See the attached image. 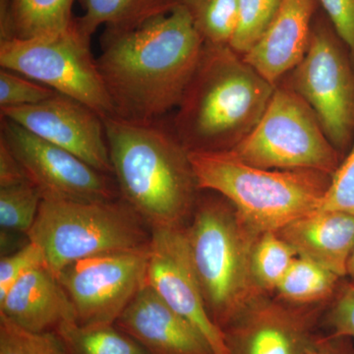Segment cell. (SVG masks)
I'll return each instance as SVG.
<instances>
[{
	"instance_id": "6da1fadb",
	"label": "cell",
	"mask_w": 354,
	"mask_h": 354,
	"mask_svg": "<svg viewBox=\"0 0 354 354\" xmlns=\"http://www.w3.org/2000/svg\"><path fill=\"white\" fill-rule=\"evenodd\" d=\"M204 44L178 6L129 31L104 30L97 64L113 115L152 121L176 109L196 71Z\"/></svg>"
},
{
	"instance_id": "7a4b0ae2",
	"label": "cell",
	"mask_w": 354,
	"mask_h": 354,
	"mask_svg": "<svg viewBox=\"0 0 354 354\" xmlns=\"http://www.w3.org/2000/svg\"><path fill=\"white\" fill-rule=\"evenodd\" d=\"M116 186L153 230L184 227L200 190L189 152L162 120L104 118Z\"/></svg>"
},
{
	"instance_id": "3957f363",
	"label": "cell",
	"mask_w": 354,
	"mask_h": 354,
	"mask_svg": "<svg viewBox=\"0 0 354 354\" xmlns=\"http://www.w3.org/2000/svg\"><path fill=\"white\" fill-rule=\"evenodd\" d=\"M274 86L227 44H205L172 128L188 152H228L259 122Z\"/></svg>"
},
{
	"instance_id": "277c9868",
	"label": "cell",
	"mask_w": 354,
	"mask_h": 354,
	"mask_svg": "<svg viewBox=\"0 0 354 354\" xmlns=\"http://www.w3.org/2000/svg\"><path fill=\"white\" fill-rule=\"evenodd\" d=\"M203 191L184 235L209 315L223 330L254 297L263 295L251 274L254 245L263 232L227 198Z\"/></svg>"
},
{
	"instance_id": "5b68a950",
	"label": "cell",
	"mask_w": 354,
	"mask_h": 354,
	"mask_svg": "<svg viewBox=\"0 0 354 354\" xmlns=\"http://www.w3.org/2000/svg\"><path fill=\"white\" fill-rule=\"evenodd\" d=\"M200 190L218 193L260 232H278L320 209L332 176L254 167L228 152H189Z\"/></svg>"
},
{
	"instance_id": "8992f818",
	"label": "cell",
	"mask_w": 354,
	"mask_h": 354,
	"mask_svg": "<svg viewBox=\"0 0 354 354\" xmlns=\"http://www.w3.org/2000/svg\"><path fill=\"white\" fill-rule=\"evenodd\" d=\"M145 221L121 200H41L28 241L38 244L58 277L78 261L142 248L150 243Z\"/></svg>"
},
{
	"instance_id": "52a82bcc",
	"label": "cell",
	"mask_w": 354,
	"mask_h": 354,
	"mask_svg": "<svg viewBox=\"0 0 354 354\" xmlns=\"http://www.w3.org/2000/svg\"><path fill=\"white\" fill-rule=\"evenodd\" d=\"M241 162L279 171H315L333 176L342 157L308 104L279 82L252 131L228 151Z\"/></svg>"
},
{
	"instance_id": "ba28073f",
	"label": "cell",
	"mask_w": 354,
	"mask_h": 354,
	"mask_svg": "<svg viewBox=\"0 0 354 354\" xmlns=\"http://www.w3.org/2000/svg\"><path fill=\"white\" fill-rule=\"evenodd\" d=\"M279 82L315 113L326 136L342 158L354 140V66L348 46L319 8L301 62Z\"/></svg>"
},
{
	"instance_id": "9c48e42d",
	"label": "cell",
	"mask_w": 354,
	"mask_h": 354,
	"mask_svg": "<svg viewBox=\"0 0 354 354\" xmlns=\"http://www.w3.org/2000/svg\"><path fill=\"white\" fill-rule=\"evenodd\" d=\"M91 39L75 18L62 31L0 41V66L87 104L102 118L113 115V104L91 50Z\"/></svg>"
},
{
	"instance_id": "30bf717a",
	"label": "cell",
	"mask_w": 354,
	"mask_h": 354,
	"mask_svg": "<svg viewBox=\"0 0 354 354\" xmlns=\"http://www.w3.org/2000/svg\"><path fill=\"white\" fill-rule=\"evenodd\" d=\"M106 254L78 261L58 274L83 326L115 325L146 285L150 248Z\"/></svg>"
},
{
	"instance_id": "8fae6325",
	"label": "cell",
	"mask_w": 354,
	"mask_h": 354,
	"mask_svg": "<svg viewBox=\"0 0 354 354\" xmlns=\"http://www.w3.org/2000/svg\"><path fill=\"white\" fill-rule=\"evenodd\" d=\"M0 137L43 199L109 201L115 200L120 192L109 174L2 116Z\"/></svg>"
},
{
	"instance_id": "7c38bea8",
	"label": "cell",
	"mask_w": 354,
	"mask_h": 354,
	"mask_svg": "<svg viewBox=\"0 0 354 354\" xmlns=\"http://www.w3.org/2000/svg\"><path fill=\"white\" fill-rule=\"evenodd\" d=\"M328 305L288 304L258 295L225 329L228 354H304L320 330Z\"/></svg>"
},
{
	"instance_id": "4fadbf2b",
	"label": "cell",
	"mask_w": 354,
	"mask_h": 354,
	"mask_svg": "<svg viewBox=\"0 0 354 354\" xmlns=\"http://www.w3.org/2000/svg\"><path fill=\"white\" fill-rule=\"evenodd\" d=\"M149 248L146 285L174 312L194 326L216 354H228L225 335L209 315L193 269L184 227L153 230Z\"/></svg>"
},
{
	"instance_id": "5bb4252c",
	"label": "cell",
	"mask_w": 354,
	"mask_h": 354,
	"mask_svg": "<svg viewBox=\"0 0 354 354\" xmlns=\"http://www.w3.org/2000/svg\"><path fill=\"white\" fill-rule=\"evenodd\" d=\"M0 111L2 118L68 151L97 171L113 176L104 118L87 104L57 93L34 106Z\"/></svg>"
},
{
	"instance_id": "9a60e30c",
	"label": "cell",
	"mask_w": 354,
	"mask_h": 354,
	"mask_svg": "<svg viewBox=\"0 0 354 354\" xmlns=\"http://www.w3.org/2000/svg\"><path fill=\"white\" fill-rule=\"evenodd\" d=\"M115 326L148 354H216L206 337L147 285L133 298Z\"/></svg>"
},
{
	"instance_id": "2e32d148",
	"label": "cell",
	"mask_w": 354,
	"mask_h": 354,
	"mask_svg": "<svg viewBox=\"0 0 354 354\" xmlns=\"http://www.w3.org/2000/svg\"><path fill=\"white\" fill-rule=\"evenodd\" d=\"M318 0H283L278 12L244 60L277 85L304 58Z\"/></svg>"
},
{
	"instance_id": "e0dca14e",
	"label": "cell",
	"mask_w": 354,
	"mask_h": 354,
	"mask_svg": "<svg viewBox=\"0 0 354 354\" xmlns=\"http://www.w3.org/2000/svg\"><path fill=\"white\" fill-rule=\"evenodd\" d=\"M0 315L32 333H53L62 324L76 320L66 291L48 267L23 276L0 299Z\"/></svg>"
},
{
	"instance_id": "ac0fdd59",
	"label": "cell",
	"mask_w": 354,
	"mask_h": 354,
	"mask_svg": "<svg viewBox=\"0 0 354 354\" xmlns=\"http://www.w3.org/2000/svg\"><path fill=\"white\" fill-rule=\"evenodd\" d=\"M276 232L298 257L317 263L341 278L348 274L354 250L353 215L318 209Z\"/></svg>"
},
{
	"instance_id": "d6986e66",
	"label": "cell",
	"mask_w": 354,
	"mask_h": 354,
	"mask_svg": "<svg viewBox=\"0 0 354 354\" xmlns=\"http://www.w3.org/2000/svg\"><path fill=\"white\" fill-rule=\"evenodd\" d=\"M84 14L76 18L79 28L92 38L97 28L124 32L169 14L177 0H82Z\"/></svg>"
},
{
	"instance_id": "ffe728a7",
	"label": "cell",
	"mask_w": 354,
	"mask_h": 354,
	"mask_svg": "<svg viewBox=\"0 0 354 354\" xmlns=\"http://www.w3.org/2000/svg\"><path fill=\"white\" fill-rule=\"evenodd\" d=\"M342 279L322 266L297 256L274 295L290 304L329 305L341 288Z\"/></svg>"
},
{
	"instance_id": "44dd1931",
	"label": "cell",
	"mask_w": 354,
	"mask_h": 354,
	"mask_svg": "<svg viewBox=\"0 0 354 354\" xmlns=\"http://www.w3.org/2000/svg\"><path fill=\"white\" fill-rule=\"evenodd\" d=\"M75 0H11L10 39H30L73 24Z\"/></svg>"
},
{
	"instance_id": "7402d4cb",
	"label": "cell",
	"mask_w": 354,
	"mask_h": 354,
	"mask_svg": "<svg viewBox=\"0 0 354 354\" xmlns=\"http://www.w3.org/2000/svg\"><path fill=\"white\" fill-rule=\"evenodd\" d=\"M53 333L66 354H148L115 325L83 326L67 321Z\"/></svg>"
},
{
	"instance_id": "603a6c76",
	"label": "cell",
	"mask_w": 354,
	"mask_h": 354,
	"mask_svg": "<svg viewBox=\"0 0 354 354\" xmlns=\"http://www.w3.org/2000/svg\"><path fill=\"white\" fill-rule=\"evenodd\" d=\"M297 254L276 232L260 234L251 256V274L258 292L274 295Z\"/></svg>"
},
{
	"instance_id": "cb8c5ba5",
	"label": "cell",
	"mask_w": 354,
	"mask_h": 354,
	"mask_svg": "<svg viewBox=\"0 0 354 354\" xmlns=\"http://www.w3.org/2000/svg\"><path fill=\"white\" fill-rule=\"evenodd\" d=\"M205 44L230 46L236 26L237 0H177Z\"/></svg>"
},
{
	"instance_id": "d4e9b609",
	"label": "cell",
	"mask_w": 354,
	"mask_h": 354,
	"mask_svg": "<svg viewBox=\"0 0 354 354\" xmlns=\"http://www.w3.org/2000/svg\"><path fill=\"white\" fill-rule=\"evenodd\" d=\"M41 193L29 180L0 188V227L2 232H30L41 205Z\"/></svg>"
},
{
	"instance_id": "484cf974",
	"label": "cell",
	"mask_w": 354,
	"mask_h": 354,
	"mask_svg": "<svg viewBox=\"0 0 354 354\" xmlns=\"http://www.w3.org/2000/svg\"><path fill=\"white\" fill-rule=\"evenodd\" d=\"M283 0H237V19L230 46L243 57L259 41Z\"/></svg>"
},
{
	"instance_id": "4316f807",
	"label": "cell",
	"mask_w": 354,
	"mask_h": 354,
	"mask_svg": "<svg viewBox=\"0 0 354 354\" xmlns=\"http://www.w3.org/2000/svg\"><path fill=\"white\" fill-rule=\"evenodd\" d=\"M0 354H66L55 333H32L0 315Z\"/></svg>"
},
{
	"instance_id": "83f0119b",
	"label": "cell",
	"mask_w": 354,
	"mask_h": 354,
	"mask_svg": "<svg viewBox=\"0 0 354 354\" xmlns=\"http://www.w3.org/2000/svg\"><path fill=\"white\" fill-rule=\"evenodd\" d=\"M55 94L53 88L22 74L0 69V109L34 106Z\"/></svg>"
},
{
	"instance_id": "f1b7e54d",
	"label": "cell",
	"mask_w": 354,
	"mask_h": 354,
	"mask_svg": "<svg viewBox=\"0 0 354 354\" xmlns=\"http://www.w3.org/2000/svg\"><path fill=\"white\" fill-rule=\"evenodd\" d=\"M319 209L342 212L354 216V140L348 153L333 174Z\"/></svg>"
},
{
	"instance_id": "f546056e",
	"label": "cell",
	"mask_w": 354,
	"mask_h": 354,
	"mask_svg": "<svg viewBox=\"0 0 354 354\" xmlns=\"http://www.w3.org/2000/svg\"><path fill=\"white\" fill-rule=\"evenodd\" d=\"M44 266L48 267L43 249L29 241L19 250L2 257L0 261V299L6 297L16 281L27 272Z\"/></svg>"
},
{
	"instance_id": "4dcf8cb0",
	"label": "cell",
	"mask_w": 354,
	"mask_h": 354,
	"mask_svg": "<svg viewBox=\"0 0 354 354\" xmlns=\"http://www.w3.org/2000/svg\"><path fill=\"white\" fill-rule=\"evenodd\" d=\"M321 327L326 333L354 341V285L342 286L324 313Z\"/></svg>"
},
{
	"instance_id": "1f68e13d",
	"label": "cell",
	"mask_w": 354,
	"mask_h": 354,
	"mask_svg": "<svg viewBox=\"0 0 354 354\" xmlns=\"http://www.w3.org/2000/svg\"><path fill=\"white\" fill-rule=\"evenodd\" d=\"M318 3L348 46L354 66V0H318Z\"/></svg>"
},
{
	"instance_id": "d6a6232c",
	"label": "cell",
	"mask_w": 354,
	"mask_h": 354,
	"mask_svg": "<svg viewBox=\"0 0 354 354\" xmlns=\"http://www.w3.org/2000/svg\"><path fill=\"white\" fill-rule=\"evenodd\" d=\"M28 181L24 169L4 139L0 137V188Z\"/></svg>"
},
{
	"instance_id": "836d02e7",
	"label": "cell",
	"mask_w": 354,
	"mask_h": 354,
	"mask_svg": "<svg viewBox=\"0 0 354 354\" xmlns=\"http://www.w3.org/2000/svg\"><path fill=\"white\" fill-rule=\"evenodd\" d=\"M304 354H354L353 339L319 330Z\"/></svg>"
},
{
	"instance_id": "e575fe53",
	"label": "cell",
	"mask_w": 354,
	"mask_h": 354,
	"mask_svg": "<svg viewBox=\"0 0 354 354\" xmlns=\"http://www.w3.org/2000/svg\"><path fill=\"white\" fill-rule=\"evenodd\" d=\"M11 0H0V41L10 39Z\"/></svg>"
},
{
	"instance_id": "d590c367",
	"label": "cell",
	"mask_w": 354,
	"mask_h": 354,
	"mask_svg": "<svg viewBox=\"0 0 354 354\" xmlns=\"http://www.w3.org/2000/svg\"><path fill=\"white\" fill-rule=\"evenodd\" d=\"M346 277H348V278L351 279V283L354 285V250L351 259H349L348 265V274H346Z\"/></svg>"
}]
</instances>
